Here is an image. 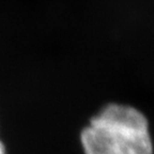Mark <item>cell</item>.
Here are the masks:
<instances>
[{"label":"cell","mask_w":154,"mask_h":154,"mask_svg":"<svg viewBox=\"0 0 154 154\" xmlns=\"http://www.w3.org/2000/svg\"><path fill=\"white\" fill-rule=\"evenodd\" d=\"M84 154H153L149 120L134 106L109 103L79 136Z\"/></svg>","instance_id":"1"},{"label":"cell","mask_w":154,"mask_h":154,"mask_svg":"<svg viewBox=\"0 0 154 154\" xmlns=\"http://www.w3.org/2000/svg\"><path fill=\"white\" fill-rule=\"evenodd\" d=\"M0 154H7V148H5V143L0 139Z\"/></svg>","instance_id":"2"}]
</instances>
